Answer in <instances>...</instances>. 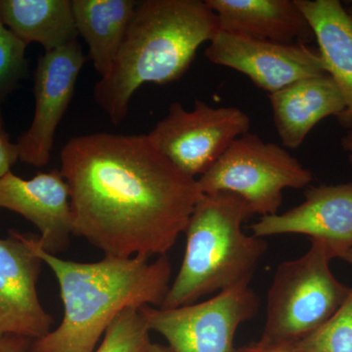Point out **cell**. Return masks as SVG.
Segmentation results:
<instances>
[{
    "label": "cell",
    "instance_id": "4fadbf2b",
    "mask_svg": "<svg viewBox=\"0 0 352 352\" xmlns=\"http://www.w3.org/2000/svg\"><path fill=\"white\" fill-rule=\"evenodd\" d=\"M0 208L17 212L31 221L41 235L43 251L57 256L73 235L68 184L60 170L39 173L25 180L8 173L0 178Z\"/></svg>",
    "mask_w": 352,
    "mask_h": 352
},
{
    "label": "cell",
    "instance_id": "277c9868",
    "mask_svg": "<svg viewBox=\"0 0 352 352\" xmlns=\"http://www.w3.org/2000/svg\"><path fill=\"white\" fill-rule=\"evenodd\" d=\"M254 217L242 197L203 194L185 229L184 258L161 308L197 302L242 283H251L267 251L264 238L248 235L243 224Z\"/></svg>",
    "mask_w": 352,
    "mask_h": 352
},
{
    "label": "cell",
    "instance_id": "7402d4cb",
    "mask_svg": "<svg viewBox=\"0 0 352 352\" xmlns=\"http://www.w3.org/2000/svg\"><path fill=\"white\" fill-rule=\"evenodd\" d=\"M18 160H20L19 148L17 143L14 144L9 139L4 126L0 102V178L10 173L11 168L17 163Z\"/></svg>",
    "mask_w": 352,
    "mask_h": 352
},
{
    "label": "cell",
    "instance_id": "ac0fdd59",
    "mask_svg": "<svg viewBox=\"0 0 352 352\" xmlns=\"http://www.w3.org/2000/svg\"><path fill=\"white\" fill-rule=\"evenodd\" d=\"M0 18L25 44L50 52L78 41L72 0H0Z\"/></svg>",
    "mask_w": 352,
    "mask_h": 352
},
{
    "label": "cell",
    "instance_id": "8fae6325",
    "mask_svg": "<svg viewBox=\"0 0 352 352\" xmlns=\"http://www.w3.org/2000/svg\"><path fill=\"white\" fill-rule=\"evenodd\" d=\"M43 261L27 235L0 238V338L20 336L34 340L51 332L53 317L39 302L36 284Z\"/></svg>",
    "mask_w": 352,
    "mask_h": 352
},
{
    "label": "cell",
    "instance_id": "7c38bea8",
    "mask_svg": "<svg viewBox=\"0 0 352 352\" xmlns=\"http://www.w3.org/2000/svg\"><path fill=\"white\" fill-rule=\"evenodd\" d=\"M256 237L300 234L324 243L333 258L352 249V182L309 187L305 201L283 214L267 215L251 226Z\"/></svg>",
    "mask_w": 352,
    "mask_h": 352
},
{
    "label": "cell",
    "instance_id": "83f0119b",
    "mask_svg": "<svg viewBox=\"0 0 352 352\" xmlns=\"http://www.w3.org/2000/svg\"><path fill=\"white\" fill-rule=\"evenodd\" d=\"M346 6L347 12H349V15H351L352 17V0H351V1L347 2L346 6Z\"/></svg>",
    "mask_w": 352,
    "mask_h": 352
},
{
    "label": "cell",
    "instance_id": "ba28073f",
    "mask_svg": "<svg viewBox=\"0 0 352 352\" xmlns=\"http://www.w3.org/2000/svg\"><path fill=\"white\" fill-rule=\"evenodd\" d=\"M249 116L237 107H212L200 99L192 111L175 102L148 138L180 170L192 177L204 175L230 147L248 133Z\"/></svg>",
    "mask_w": 352,
    "mask_h": 352
},
{
    "label": "cell",
    "instance_id": "cb8c5ba5",
    "mask_svg": "<svg viewBox=\"0 0 352 352\" xmlns=\"http://www.w3.org/2000/svg\"><path fill=\"white\" fill-rule=\"evenodd\" d=\"M238 352H295L289 346H263L258 342L238 349Z\"/></svg>",
    "mask_w": 352,
    "mask_h": 352
},
{
    "label": "cell",
    "instance_id": "484cf974",
    "mask_svg": "<svg viewBox=\"0 0 352 352\" xmlns=\"http://www.w3.org/2000/svg\"><path fill=\"white\" fill-rule=\"evenodd\" d=\"M147 352H173V349L168 346H163L160 344H151V346L148 349Z\"/></svg>",
    "mask_w": 352,
    "mask_h": 352
},
{
    "label": "cell",
    "instance_id": "2e32d148",
    "mask_svg": "<svg viewBox=\"0 0 352 352\" xmlns=\"http://www.w3.org/2000/svg\"><path fill=\"white\" fill-rule=\"evenodd\" d=\"M307 18L326 73L339 88L346 108L337 118L352 129V17L340 0H296Z\"/></svg>",
    "mask_w": 352,
    "mask_h": 352
},
{
    "label": "cell",
    "instance_id": "3957f363",
    "mask_svg": "<svg viewBox=\"0 0 352 352\" xmlns=\"http://www.w3.org/2000/svg\"><path fill=\"white\" fill-rule=\"evenodd\" d=\"M219 31L205 0L138 1L112 68L94 85L95 102L119 126L139 88L179 80L201 44Z\"/></svg>",
    "mask_w": 352,
    "mask_h": 352
},
{
    "label": "cell",
    "instance_id": "6da1fadb",
    "mask_svg": "<svg viewBox=\"0 0 352 352\" xmlns=\"http://www.w3.org/2000/svg\"><path fill=\"white\" fill-rule=\"evenodd\" d=\"M73 235L105 256H166L203 194L148 135L98 133L69 139L60 153Z\"/></svg>",
    "mask_w": 352,
    "mask_h": 352
},
{
    "label": "cell",
    "instance_id": "30bf717a",
    "mask_svg": "<svg viewBox=\"0 0 352 352\" xmlns=\"http://www.w3.org/2000/svg\"><path fill=\"white\" fill-rule=\"evenodd\" d=\"M87 57L78 41L45 52L34 72V115L18 139L20 161L41 168L50 163L55 132L68 110Z\"/></svg>",
    "mask_w": 352,
    "mask_h": 352
},
{
    "label": "cell",
    "instance_id": "9c48e42d",
    "mask_svg": "<svg viewBox=\"0 0 352 352\" xmlns=\"http://www.w3.org/2000/svg\"><path fill=\"white\" fill-rule=\"evenodd\" d=\"M208 43V61L247 76L268 95L303 78L328 75L319 51L307 44L258 41L221 31Z\"/></svg>",
    "mask_w": 352,
    "mask_h": 352
},
{
    "label": "cell",
    "instance_id": "e0dca14e",
    "mask_svg": "<svg viewBox=\"0 0 352 352\" xmlns=\"http://www.w3.org/2000/svg\"><path fill=\"white\" fill-rule=\"evenodd\" d=\"M138 4L135 0H72L78 36L87 43L101 78L112 68Z\"/></svg>",
    "mask_w": 352,
    "mask_h": 352
},
{
    "label": "cell",
    "instance_id": "4316f807",
    "mask_svg": "<svg viewBox=\"0 0 352 352\" xmlns=\"http://www.w3.org/2000/svg\"><path fill=\"white\" fill-rule=\"evenodd\" d=\"M342 261H346L347 263L352 265V249L351 251L347 252L346 254L342 258Z\"/></svg>",
    "mask_w": 352,
    "mask_h": 352
},
{
    "label": "cell",
    "instance_id": "8992f818",
    "mask_svg": "<svg viewBox=\"0 0 352 352\" xmlns=\"http://www.w3.org/2000/svg\"><path fill=\"white\" fill-rule=\"evenodd\" d=\"M312 180L311 171L283 146L265 142L250 131L197 178L201 194H236L261 217L278 214L285 189L305 188Z\"/></svg>",
    "mask_w": 352,
    "mask_h": 352
},
{
    "label": "cell",
    "instance_id": "52a82bcc",
    "mask_svg": "<svg viewBox=\"0 0 352 352\" xmlns=\"http://www.w3.org/2000/svg\"><path fill=\"white\" fill-rule=\"evenodd\" d=\"M251 283L224 289L205 302L164 309L141 308L150 330L168 342L173 352H238V328L258 314L261 300Z\"/></svg>",
    "mask_w": 352,
    "mask_h": 352
},
{
    "label": "cell",
    "instance_id": "7a4b0ae2",
    "mask_svg": "<svg viewBox=\"0 0 352 352\" xmlns=\"http://www.w3.org/2000/svg\"><path fill=\"white\" fill-rule=\"evenodd\" d=\"M27 238L56 277L64 305L61 324L32 340L28 352H94L120 312L161 307L170 289L171 264L166 256L154 261L105 256L96 263H76L43 251L36 236Z\"/></svg>",
    "mask_w": 352,
    "mask_h": 352
},
{
    "label": "cell",
    "instance_id": "5b68a950",
    "mask_svg": "<svg viewBox=\"0 0 352 352\" xmlns=\"http://www.w3.org/2000/svg\"><path fill=\"white\" fill-rule=\"evenodd\" d=\"M333 256L320 241L311 240L300 258L278 266L267 293L263 346H292L333 317L352 288L331 270Z\"/></svg>",
    "mask_w": 352,
    "mask_h": 352
},
{
    "label": "cell",
    "instance_id": "ffe728a7",
    "mask_svg": "<svg viewBox=\"0 0 352 352\" xmlns=\"http://www.w3.org/2000/svg\"><path fill=\"white\" fill-rule=\"evenodd\" d=\"M289 346L295 352H352V293L325 324Z\"/></svg>",
    "mask_w": 352,
    "mask_h": 352
},
{
    "label": "cell",
    "instance_id": "603a6c76",
    "mask_svg": "<svg viewBox=\"0 0 352 352\" xmlns=\"http://www.w3.org/2000/svg\"><path fill=\"white\" fill-rule=\"evenodd\" d=\"M32 340L20 336H6L0 338V352H28Z\"/></svg>",
    "mask_w": 352,
    "mask_h": 352
},
{
    "label": "cell",
    "instance_id": "d4e9b609",
    "mask_svg": "<svg viewBox=\"0 0 352 352\" xmlns=\"http://www.w3.org/2000/svg\"><path fill=\"white\" fill-rule=\"evenodd\" d=\"M342 147L352 164V129L347 131L346 135L342 138Z\"/></svg>",
    "mask_w": 352,
    "mask_h": 352
},
{
    "label": "cell",
    "instance_id": "5bb4252c",
    "mask_svg": "<svg viewBox=\"0 0 352 352\" xmlns=\"http://www.w3.org/2000/svg\"><path fill=\"white\" fill-rule=\"evenodd\" d=\"M217 15L219 31L279 43L314 41L311 27L296 0H205Z\"/></svg>",
    "mask_w": 352,
    "mask_h": 352
},
{
    "label": "cell",
    "instance_id": "d6986e66",
    "mask_svg": "<svg viewBox=\"0 0 352 352\" xmlns=\"http://www.w3.org/2000/svg\"><path fill=\"white\" fill-rule=\"evenodd\" d=\"M140 309L129 307L120 312L94 352H147L152 331Z\"/></svg>",
    "mask_w": 352,
    "mask_h": 352
},
{
    "label": "cell",
    "instance_id": "44dd1931",
    "mask_svg": "<svg viewBox=\"0 0 352 352\" xmlns=\"http://www.w3.org/2000/svg\"><path fill=\"white\" fill-rule=\"evenodd\" d=\"M27 46L0 18V102L28 75Z\"/></svg>",
    "mask_w": 352,
    "mask_h": 352
},
{
    "label": "cell",
    "instance_id": "9a60e30c",
    "mask_svg": "<svg viewBox=\"0 0 352 352\" xmlns=\"http://www.w3.org/2000/svg\"><path fill=\"white\" fill-rule=\"evenodd\" d=\"M268 96L282 145L292 150L298 149L322 120L337 119L346 108L329 75L303 78Z\"/></svg>",
    "mask_w": 352,
    "mask_h": 352
}]
</instances>
